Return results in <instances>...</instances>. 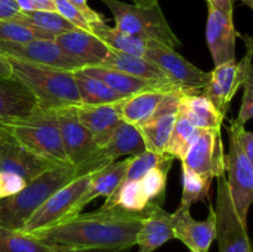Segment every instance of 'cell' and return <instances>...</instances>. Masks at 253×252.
I'll return each instance as SVG.
<instances>
[{"label": "cell", "mask_w": 253, "mask_h": 252, "mask_svg": "<svg viewBox=\"0 0 253 252\" xmlns=\"http://www.w3.org/2000/svg\"><path fill=\"white\" fill-rule=\"evenodd\" d=\"M145 212L121 208L78 214L57 225L30 232L53 246L85 249H131L136 245Z\"/></svg>", "instance_id": "cell-1"}, {"label": "cell", "mask_w": 253, "mask_h": 252, "mask_svg": "<svg viewBox=\"0 0 253 252\" xmlns=\"http://www.w3.org/2000/svg\"><path fill=\"white\" fill-rule=\"evenodd\" d=\"M12 78L26 86L36 99L41 113L81 104L73 72L7 58Z\"/></svg>", "instance_id": "cell-2"}, {"label": "cell", "mask_w": 253, "mask_h": 252, "mask_svg": "<svg viewBox=\"0 0 253 252\" xmlns=\"http://www.w3.org/2000/svg\"><path fill=\"white\" fill-rule=\"evenodd\" d=\"M76 177L73 166H54L27 183L17 194L0 199V226L20 230L54 192Z\"/></svg>", "instance_id": "cell-3"}, {"label": "cell", "mask_w": 253, "mask_h": 252, "mask_svg": "<svg viewBox=\"0 0 253 252\" xmlns=\"http://www.w3.org/2000/svg\"><path fill=\"white\" fill-rule=\"evenodd\" d=\"M100 1L109 7L115 21V27L120 31L147 41L161 42L173 48L180 46V41L170 29L158 4L151 7H142L120 0Z\"/></svg>", "instance_id": "cell-4"}, {"label": "cell", "mask_w": 253, "mask_h": 252, "mask_svg": "<svg viewBox=\"0 0 253 252\" xmlns=\"http://www.w3.org/2000/svg\"><path fill=\"white\" fill-rule=\"evenodd\" d=\"M242 39L246 41L247 52L241 62L236 63V61H231L215 67L214 71L210 72L209 81L202 90L203 95L207 96L224 116H226L230 103L237 90L253 76L252 40L249 35Z\"/></svg>", "instance_id": "cell-5"}, {"label": "cell", "mask_w": 253, "mask_h": 252, "mask_svg": "<svg viewBox=\"0 0 253 252\" xmlns=\"http://www.w3.org/2000/svg\"><path fill=\"white\" fill-rule=\"evenodd\" d=\"M145 58L155 63L183 93L199 94L207 85L210 72H204L180 56L173 47L148 41Z\"/></svg>", "instance_id": "cell-6"}, {"label": "cell", "mask_w": 253, "mask_h": 252, "mask_svg": "<svg viewBox=\"0 0 253 252\" xmlns=\"http://www.w3.org/2000/svg\"><path fill=\"white\" fill-rule=\"evenodd\" d=\"M216 239L219 252H252L250 244L247 225L239 217L235 205L230 197L226 175L216 178Z\"/></svg>", "instance_id": "cell-7"}, {"label": "cell", "mask_w": 253, "mask_h": 252, "mask_svg": "<svg viewBox=\"0 0 253 252\" xmlns=\"http://www.w3.org/2000/svg\"><path fill=\"white\" fill-rule=\"evenodd\" d=\"M7 132L34 155L51 161L54 165H71L58 127L48 118L40 116L39 120L32 123L12 126Z\"/></svg>", "instance_id": "cell-8"}, {"label": "cell", "mask_w": 253, "mask_h": 252, "mask_svg": "<svg viewBox=\"0 0 253 252\" xmlns=\"http://www.w3.org/2000/svg\"><path fill=\"white\" fill-rule=\"evenodd\" d=\"M229 153L225 156V172L230 197L239 217L247 225L249 209L253 202V161L250 160L237 145L234 133L227 127Z\"/></svg>", "instance_id": "cell-9"}, {"label": "cell", "mask_w": 253, "mask_h": 252, "mask_svg": "<svg viewBox=\"0 0 253 252\" xmlns=\"http://www.w3.org/2000/svg\"><path fill=\"white\" fill-rule=\"evenodd\" d=\"M90 174L91 173L79 175L59 188L27 219L20 230L24 232H35L66 220L74 204L88 187Z\"/></svg>", "instance_id": "cell-10"}, {"label": "cell", "mask_w": 253, "mask_h": 252, "mask_svg": "<svg viewBox=\"0 0 253 252\" xmlns=\"http://www.w3.org/2000/svg\"><path fill=\"white\" fill-rule=\"evenodd\" d=\"M0 54L40 66L68 72L83 68V64L63 51L54 40H32L29 42H0Z\"/></svg>", "instance_id": "cell-11"}, {"label": "cell", "mask_w": 253, "mask_h": 252, "mask_svg": "<svg viewBox=\"0 0 253 252\" xmlns=\"http://www.w3.org/2000/svg\"><path fill=\"white\" fill-rule=\"evenodd\" d=\"M41 116L48 118L58 127L66 155L74 168L89 160L99 150L90 132L79 123L74 106L41 113Z\"/></svg>", "instance_id": "cell-12"}, {"label": "cell", "mask_w": 253, "mask_h": 252, "mask_svg": "<svg viewBox=\"0 0 253 252\" xmlns=\"http://www.w3.org/2000/svg\"><path fill=\"white\" fill-rule=\"evenodd\" d=\"M146 151L145 142L135 125L121 120L108 142L99 148L89 160L76 168V175L89 174L110 163L121 156H137Z\"/></svg>", "instance_id": "cell-13"}, {"label": "cell", "mask_w": 253, "mask_h": 252, "mask_svg": "<svg viewBox=\"0 0 253 252\" xmlns=\"http://www.w3.org/2000/svg\"><path fill=\"white\" fill-rule=\"evenodd\" d=\"M41 110L31 91L15 78L0 77V130L39 120Z\"/></svg>", "instance_id": "cell-14"}, {"label": "cell", "mask_w": 253, "mask_h": 252, "mask_svg": "<svg viewBox=\"0 0 253 252\" xmlns=\"http://www.w3.org/2000/svg\"><path fill=\"white\" fill-rule=\"evenodd\" d=\"M182 163L203 177L214 179L224 175L226 168L221 132L214 130L200 131L197 140L183 157Z\"/></svg>", "instance_id": "cell-15"}, {"label": "cell", "mask_w": 253, "mask_h": 252, "mask_svg": "<svg viewBox=\"0 0 253 252\" xmlns=\"http://www.w3.org/2000/svg\"><path fill=\"white\" fill-rule=\"evenodd\" d=\"M182 91H169L157 110L136 127L140 131L146 150L165 155L168 140L179 115V100Z\"/></svg>", "instance_id": "cell-16"}, {"label": "cell", "mask_w": 253, "mask_h": 252, "mask_svg": "<svg viewBox=\"0 0 253 252\" xmlns=\"http://www.w3.org/2000/svg\"><path fill=\"white\" fill-rule=\"evenodd\" d=\"M170 217L174 239L182 241L193 252H209L212 241L216 239L214 205L209 204V215L203 221L193 219L190 208L184 207L178 208Z\"/></svg>", "instance_id": "cell-17"}, {"label": "cell", "mask_w": 253, "mask_h": 252, "mask_svg": "<svg viewBox=\"0 0 253 252\" xmlns=\"http://www.w3.org/2000/svg\"><path fill=\"white\" fill-rule=\"evenodd\" d=\"M209 7L207 21V43L215 67L235 61L236 37L240 36L234 24V12Z\"/></svg>", "instance_id": "cell-18"}, {"label": "cell", "mask_w": 253, "mask_h": 252, "mask_svg": "<svg viewBox=\"0 0 253 252\" xmlns=\"http://www.w3.org/2000/svg\"><path fill=\"white\" fill-rule=\"evenodd\" d=\"M54 166L58 165L30 152L7 131L2 133L0 138V170L15 173L29 183Z\"/></svg>", "instance_id": "cell-19"}, {"label": "cell", "mask_w": 253, "mask_h": 252, "mask_svg": "<svg viewBox=\"0 0 253 252\" xmlns=\"http://www.w3.org/2000/svg\"><path fill=\"white\" fill-rule=\"evenodd\" d=\"M123 101L124 99L116 103L99 104V105L79 104L74 106L79 123L90 132L99 148L108 142L115 128L123 120L121 118Z\"/></svg>", "instance_id": "cell-20"}, {"label": "cell", "mask_w": 253, "mask_h": 252, "mask_svg": "<svg viewBox=\"0 0 253 252\" xmlns=\"http://www.w3.org/2000/svg\"><path fill=\"white\" fill-rule=\"evenodd\" d=\"M79 71L86 76L94 77V78L104 82L109 88L124 96H131L138 93H143V91L153 90L180 91L177 86L172 85V84L138 78V77L131 76L123 71H119V69L110 68V67L86 66Z\"/></svg>", "instance_id": "cell-21"}, {"label": "cell", "mask_w": 253, "mask_h": 252, "mask_svg": "<svg viewBox=\"0 0 253 252\" xmlns=\"http://www.w3.org/2000/svg\"><path fill=\"white\" fill-rule=\"evenodd\" d=\"M128 163H130V157L125 158V160L123 161L110 163V165L105 166V167L100 168V169L91 173L88 187L84 190L83 194L81 195L78 202L74 204L73 209L71 210V212H69L67 219L81 214L82 210H83L89 203L95 200L96 198L110 197V195L118 189L119 185L123 183V180L125 179V174L126 170H127Z\"/></svg>", "instance_id": "cell-22"}, {"label": "cell", "mask_w": 253, "mask_h": 252, "mask_svg": "<svg viewBox=\"0 0 253 252\" xmlns=\"http://www.w3.org/2000/svg\"><path fill=\"white\" fill-rule=\"evenodd\" d=\"M142 225L140 227L136 245L138 252H153L162 245L174 239L170 212L166 211L160 203L150 202L143 210Z\"/></svg>", "instance_id": "cell-23"}, {"label": "cell", "mask_w": 253, "mask_h": 252, "mask_svg": "<svg viewBox=\"0 0 253 252\" xmlns=\"http://www.w3.org/2000/svg\"><path fill=\"white\" fill-rule=\"evenodd\" d=\"M54 41L84 67L100 66L110 52V48L93 32L81 29L58 35L54 37Z\"/></svg>", "instance_id": "cell-24"}, {"label": "cell", "mask_w": 253, "mask_h": 252, "mask_svg": "<svg viewBox=\"0 0 253 252\" xmlns=\"http://www.w3.org/2000/svg\"><path fill=\"white\" fill-rule=\"evenodd\" d=\"M179 114L192 125L202 130L221 131L222 123L226 118L203 94L182 93L179 100Z\"/></svg>", "instance_id": "cell-25"}, {"label": "cell", "mask_w": 253, "mask_h": 252, "mask_svg": "<svg viewBox=\"0 0 253 252\" xmlns=\"http://www.w3.org/2000/svg\"><path fill=\"white\" fill-rule=\"evenodd\" d=\"M100 66L119 69V71L131 74V76L147 79V81L161 82V83H167L174 85L155 63L148 61L145 57L133 56V54H128L125 53V52L115 51V49L110 48L108 57H106L105 61Z\"/></svg>", "instance_id": "cell-26"}, {"label": "cell", "mask_w": 253, "mask_h": 252, "mask_svg": "<svg viewBox=\"0 0 253 252\" xmlns=\"http://www.w3.org/2000/svg\"><path fill=\"white\" fill-rule=\"evenodd\" d=\"M169 91H143L124 99L121 104V118L131 125L138 126L147 120L160 106Z\"/></svg>", "instance_id": "cell-27"}, {"label": "cell", "mask_w": 253, "mask_h": 252, "mask_svg": "<svg viewBox=\"0 0 253 252\" xmlns=\"http://www.w3.org/2000/svg\"><path fill=\"white\" fill-rule=\"evenodd\" d=\"M91 32L98 36L109 48L125 52L133 56L145 57L147 49V40L138 39L132 35L125 34L116 27H110L104 20L90 24Z\"/></svg>", "instance_id": "cell-28"}, {"label": "cell", "mask_w": 253, "mask_h": 252, "mask_svg": "<svg viewBox=\"0 0 253 252\" xmlns=\"http://www.w3.org/2000/svg\"><path fill=\"white\" fill-rule=\"evenodd\" d=\"M150 203L142 184L140 180H123L118 189L106 198L105 203L100 209H111V208H121L124 210L133 212H142Z\"/></svg>", "instance_id": "cell-29"}, {"label": "cell", "mask_w": 253, "mask_h": 252, "mask_svg": "<svg viewBox=\"0 0 253 252\" xmlns=\"http://www.w3.org/2000/svg\"><path fill=\"white\" fill-rule=\"evenodd\" d=\"M74 81H76L77 89H78L81 104L86 105H99V104L116 103L123 99L127 98L121 94L116 93L111 88H109L104 82L86 76L81 71L73 72Z\"/></svg>", "instance_id": "cell-30"}, {"label": "cell", "mask_w": 253, "mask_h": 252, "mask_svg": "<svg viewBox=\"0 0 253 252\" xmlns=\"http://www.w3.org/2000/svg\"><path fill=\"white\" fill-rule=\"evenodd\" d=\"M57 249L34 234L0 226V252H54Z\"/></svg>", "instance_id": "cell-31"}, {"label": "cell", "mask_w": 253, "mask_h": 252, "mask_svg": "<svg viewBox=\"0 0 253 252\" xmlns=\"http://www.w3.org/2000/svg\"><path fill=\"white\" fill-rule=\"evenodd\" d=\"M202 128L195 127L194 125L189 123L183 115H178L177 121L174 124L172 133L168 140L167 147L165 150V155L168 157L178 158L182 161L185 156L187 151L193 145L197 137L199 136Z\"/></svg>", "instance_id": "cell-32"}, {"label": "cell", "mask_w": 253, "mask_h": 252, "mask_svg": "<svg viewBox=\"0 0 253 252\" xmlns=\"http://www.w3.org/2000/svg\"><path fill=\"white\" fill-rule=\"evenodd\" d=\"M15 19L24 22V24L30 25L32 27H36V29L41 30V31L47 32V34L52 35L54 37L61 34H64V32L77 29L73 24L67 21L64 17H62L56 11L34 10V11L20 12Z\"/></svg>", "instance_id": "cell-33"}, {"label": "cell", "mask_w": 253, "mask_h": 252, "mask_svg": "<svg viewBox=\"0 0 253 252\" xmlns=\"http://www.w3.org/2000/svg\"><path fill=\"white\" fill-rule=\"evenodd\" d=\"M183 192L179 207L192 208L193 204L207 200L209 195L211 178L203 177L182 163Z\"/></svg>", "instance_id": "cell-34"}, {"label": "cell", "mask_w": 253, "mask_h": 252, "mask_svg": "<svg viewBox=\"0 0 253 252\" xmlns=\"http://www.w3.org/2000/svg\"><path fill=\"white\" fill-rule=\"evenodd\" d=\"M32 40H54V36L16 19L0 20V42L22 43Z\"/></svg>", "instance_id": "cell-35"}, {"label": "cell", "mask_w": 253, "mask_h": 252, "mask_svg": "<svg viewBox=\"0 0 253 252\" xmlns=\"http://www.w3.org/2000/svg\"><path fill=\"white\" fill-rule=\"evenodd\" d=\"M172 162L173 158L168 157L162 165L148 170L145 177L140 180L150 202H156L160 204L162 202L163 194L166 192V184H167L168 170Z\"/></svg>", "instance_id": "cell-36"}, {"label": "cell", "mask_w": 253, "mask_h": 252, "mask_svg": "<svg viewBox=\"0 0 253 252\" xmlns=\"http://www.w3.org/2000/svg\"><path fill=\"white\" fill-rule=\"evenodd\" d=\"M168 156L158 155V153L151 152V151H143L137 156L130 157L127 170L125 174V180H141L146 175L148 170L157 166L162 165Z\"/></svg>", "instance_id": "cell-37"}, {"label": "cell", "mask_w": 253, "mask_h": 252, "mask_svg": "<svg viewBox=\"0 0 253 252\" xmlns=\"http://www.w3.org/2000/svg\"><path fill=\"white\" fill-rule=\"evenodd\" d=\"M54 5V11L58 12L62 17L73 24L77 29L84 30V31L91 32L90 24L86 21L81 11L76 6L71 4L68 0H52Z\"/></svg>", "instance_id": "cell-38"}, {"label": "cell", "mask_w": 253, "mask_h": 252, "mask_svg": "<svg viewBox=\"0 0 253 252\" xmlns=\"http://www.w3.org/2000/svg\"><path fill=\"white\" fill-rule=\"evenodd\" d=\"M27 182L20 175L0 170V199L12 197L26 187Z\"/></svg>", "instance_id": "cell-39"}, {"label": "cell", "mask_w": 253, "mask_h": 252, "mask_svg": "<svg viewBox=\"0 0 253 252\" xmlns=\"http://www.w3.org/2000/svg\"><path fill=\"white\" fill-rule=\"evenodd\" d=\"M242 86H244V95H242L241 108L239 115L234 121L239 125L245 126L253 116V76L250 77Z\"/></svg>", "instance_id": "cell-40"}, {"label": "cell", "mask_w": 253, "mask_h": 252, "mask_svg": "<svg viewBox=\"0 0 253 252\" xmlns=\"http://www.w3.org/2000/svg\"><path fill=\"white\" fill-rule=\"evenodd\" d=\"M227 127L234 133L237 145L244 151L245 155L253 161V133L247 131L245 126L235 123L234 120L230 121V126H227Z\"/></svg>", "instance_id": "cell-41"}, {"label": "cell", "mask_w": 253, "mask_h": 252, "mask_svg": "<svg viewBox=\"0 0 253 252\" xmlns=\"http://www.w3.org/2000/svg\"><path fill=\"white\" fill-rule=\"evenodd\" d=\"M68 1L83 14V16L85 17L89 24H94V22L104 20L103 15H100L99 12H96L95 10H93L89 6L88 0H68Z\"/></svg>", "instance_id": "cell-42"}, {"label": "cell", "mask_w": 253, "mask_h": 252, "mask_svg": "<svg viewBox=\"0 0 253 252\" xmlns=\"http://www.w3.org/2000/svg\"><path fill=\"white\" fill-rule=\"evenodd\" d=\"M20 12L15 0H0V20L15 19Z\"/></svg>", "instance_id": "cell-43"}, {"label": "cell", "mask_w": 253, "mask_h": 252, "mask_svg": "<svg viewBox=\"0 0 253 252\" xmlns=\"http://www.w3.org/2000/svg\"><path fill=\"white\" fill-rule=\"evenodd\" d=\"M237 0H207L208 6L216 7V9L222 10V11H230L234 12L235 2ZM239 1L244 2V4L249 5L250 7H252V0H239Z\"/></svg>", "instance_id": "cell-44"}, {"label": "cell", "mask_w": 253, "mask_h": 252, "mask_svg": "<svg viewBox=\"0 0 253 252\" xmlns=\"http://www.w3.org/2000/svg\"><path fill=\"white\" fill-rule=\"evenodd\" d=\"M54 252H130V249H85V247H61Z\"/></svg>", "instance_id": "cell-45"}, {"label": "cell", "mask_w": 253, "mask_h": 252, "mask_svg": "<svg viewBox=\"0 0 253 252\" xmlns=\"http://www.w3.org/2000/svg\"><path fill=\"white\" fill-rule=\"evenodd\" d=\"M0 77L1 78H12V71L7 57L0 54Z\"/></svg>", "instance_id": "cell-46"}, {"label": "cell", "mask_w": 253, "mask_h": 252, "mask_svg": "<svg viewBox=\"0 0 253 252\" xmlns=\"http://www.w3.org/2000/svg\"><path fill=\"white\" fill-rule=\"evenodd\" d=\"M34 4L35 10H42V11H54V5L52 0H31Z\"/></svg>", "instance_id": "cell-47"}, {"label": "cell", "mask_w": 253, "mask_h": 252, "mask_svg": "<svg viewBox=\"0 0 253 252\" xmlns=\"http://www.w3.org/2000/svg\"><path fill=\"white\" fill-rule=\"evenodd\" d=\"M19 6L20 11L21 12H26V11H34L35 7L34 4H32L31 0H15Z\"/></svg>", "instance_id": "cell-48"}, {"label": "cell", "mask_w": 253, "mask_h": 252, "mask_svg": "<svg viewBox=\"0 0 253 252\" xmlns=\"http://www.w3.org/2000/svg\"><path fill=\"white\" fill-rule=\"evenodd\" d=\"M131 1L133 2V5L142 7H151L158 4V0H131Z\"/></svg>", "instance_id": "cell-49"}, {"label": "cell", "mask_w": 253, "mask_h": 252, "mask_svg": "<svg viewBox=\"0 0 253 252\" xmlns=\"http://www.w3.org/2000/svg\"><path fill=\"white\" fill-rule=\"evenodd\" d=\"M5 131L4 130H0V138H1V136H2V133H4Z\"/></svg>", "instance_id": "cell-50"}, {"label": "cell", "mask_w": 253, "mask_h": 252, "mask_svg": "<svg viewBox=\"0 0 253 252\" xmlns=\"http://www.w3.org/2000/svg\"><path fill=\"white\" fill-rule=\"evenodd\" d=\"M190 252H193V251H190Z\"/></svg>", "instance_id": "cell-51"}]
</instances>
